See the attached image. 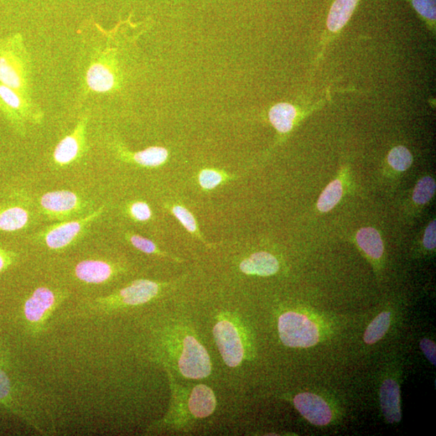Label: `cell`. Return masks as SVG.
Returning <instances> with one entry per match:
<instances>
[{
    "mask_svg": "<svg viewBox=\"0 0 436 436\" xmlns=\"http://www.w3.org/2000/svg\"><path fill=\"white\" fill-rule=\"evenodd\" d=\"M278 330L280 340L289 347H313L319 341L318 326L307 317L287 312L279 317Z\"/></svg>",
    "mask_w": 436,
    "mask_h": 436,
    "instance_id": "6da1fadb",
    "label": "cell"
},
{
    "mask_svg": "<svg viewBox=\"0 0 436 436\" xmlns=\"http://www.w3.org/2000/svg\"><path fill=\"white\" fill-rule=\"evenodd\" d=\"M105 207L80 218V219L64 221L46 228L41 233L46 247L52 250H61L68 247L81 235L88 226L100 217Z\"/></svg>",
    "mask_w": 436,
    "mask_h": 436,
    "instance_id": "7a4b0ae2",
    "label": "cell"
},
{
    "mask_svg": "<svg viewBox=\"0 0 436 436\" xmlns=\"http://www.w3.org/2000/svg\"><path fill=\"white\" fill-rule=\"evenodd\" d=\"M179 368L182 375L191 379H202L210 375V356L205 347L194 337H186L184 340Z\"/></svg>",
    "mask_w": 436,
    "mask_h": 436,
    "instance_id": "3957f363",
    "label": "cell"
},
{
    "mask_svg": "<svg viewBox=\"0 0 436 436\" xmlns=\"http://www.w3.org/2000/svg\"><path fill=\"white\" fill-rule=\"evenodd\" d=\"M79 196L68 190L50 191L41 197L40 206L44 214L57 220L66 219L84 210Z\"/></svg>",
    "mask_w": 436,
    "mask_h": 436,
    "instance_id": "277c9868",
    "label": "cell"
},
{
    "mask_svg": "<svg viewBox=\"0 0 436 436\" xmlns=\"http://www.w3.org/2000/svg\"><path fill=\"white\" fill-rule=\"evenodd\" d=\"M215 339L223 361L229 367H237L242 361L243 347L235 326L230 321H219L214 328Z\"/></svg>",
    "mask_w": 436,
    "mask_h": 436,
    "instance_id": "5b68a950",
    "label": "cell"
},
{
    "mask_svg": "<svg viewBox=\"0 0 436 436\" xmlns=\"http://www.w3.org/2000/svg\"><path fill=\"white\" fill-rule=\"evenodd\" d=\"M295 407L310 423L326 426L332 419L331 409L324 399L314 393H303L294 398Z\"/></svg>",
    "mask_w": 436,
    "mask_h": 436,
    "instance_id": "8992f818",
    "label": "cell"
},
{
    "mask_svg": "<svg viewBox=\"0 0 436 436\" xmlns=\"http://www.w3.org/2000/svg\"><path fill=\"white\" fill-rule=\"evenodd\" d=\"M56 302V295L48 288L41 287L34 291L24 305L26 319L30 323L39 324L44 317L53 309Z\"/></svg>",
    "mask_w": 436,
    "mask_h": 436,
    "instance_id": "52a82bcc",
    "label": "cell"
},
{
    "mask_svg": "<svg viewBox=\"0 0 436 436\" xmlns=\"http://www.w3.org/2000/svg\"><path fill=\"white\" fill-rule=\"evenodd\" d=\"M380 402L382 413L388 423H394L401 421L400 388L395 381L387 379L383 382L380 389Z\"/></svg>",
    "mask_w": 436,
    "mask_h": 436,
    "instance_id": "ba28073f",
    "label": "cell"
},
{
    "mask_svg": "<svg viewBox=\"0 0 436 436\" xmlns=\"http://www.w3.org/2000/svg\"><path fill=\"white\" fill-rule=\"evenodd\" d=\"M84 132L85 126L80 124L74 133L62 139L57 145L54 152V160L56 164L59 166L70 164L80 157Z\"/></svg>",
    "mask_w": 436,
    "mask_h": 436,
    "instance_id": "9c48e42d",
    "label": "cell"
},
{
    "mask_svg": "<svg viewBox=\"0 0 436 436\" xmlns=\"http://www.w3.org/2000/svg\"><path fill=\"white\" fill-rule=\"evenodd\" d=\"M113 269L110 264L102 261L88 259L77 264L75 269L78 279L87 284H102L112 277Z\"/></svg>",
    "mask_w": 436,
    "mask_h": 436,
    "instance_id": "30bf717a",
    "label": "cell"
},
{
    "mask_svg": "<svg viewBox=\"0 0 436 436\" xmlns=\"http://www.w3.org/2000/svg\"><path fill=\"white\" fill-rule=\"evenodd\" d=\"M159 293V285L147 279H139L123 289L118 297L129 305H137L149 302Z\"/></svg>",
    "mask_w": 436,
    "mask_h": 436,
    "instance_id": "8fae6325",
    "label": "cell"
},
{
    "mask_svg": "<svg viewBox=\"0 0 436 436\" xmlns=\"http://www.w3.org/2000/svg\"><path fill=\"white\" fill-rule=\"evenodd\" d=\"M241 271L247 275L269 277L279 270L277 259L267 252L254 253L240 264Z\"/></svg>",
    "mask_w": 436,
    "mask_h": 436,
    "instance_id": "7c38bea8",
    "label": "cell"
},
{
    "mask_svg": "<svg viewBox=\"0 0 436 436\" xmlns=\"http://www.w3.org/2000/svg\"><path fill=\"white\" fill-rule=\"evenodd\" d=\"M189 409L196 418H206L214 413L216 398L212 389L205 385L196 386L191 392Z\"/></svg>",
    "mask_w": 436,
    "mask_h": 436,
    "instance_id": "4fadbf2b",
    "label": "cell"
},
{
    "mask_svg": "<svg viewBox=\"0 0 436 436\" xmlns=\"http://www.w3.org/2000/svg\"><path fill=\"white\" fill-rule=\"evenodd\" d=\"M359 0H335L330 10L327 27L337 32L349 22Z\"/></svg>",
    "mask_w": 436,
    "mask_h": 436,
    "instance_id": "5bb4252c",
    "label": "cell"
},
{
    "mask_svg": "<svg viewBox=\"0 0 436 436\" xmlns=\"http://www.w3.org/2000/svg\"><path fill=\"white\" fill-rule=\"evenodd\" d=\"M87 81L92 90L106 92L110 91L115 85V77L107 66L96 64L88 70Z\"/></svg>",
    "mask_w": 436,
    "mask_h": 436,
    "instance_id": "9a60e30c",
    "label": "cell"
},
{
    "mask_svg": "<svg viewBox=\"0 0 436 436\" xmlns=\"http://www.w3.org/2000/svg\"><path fill=\"white\" fill-rule=\"evenodd\" d=\"M356 240L359 246L368 256L373 259L382 256L384 246L379 233L373 228H363L357 233Z\"/></svg>",
    "mask_w": 436,
    "mask_h": 436,
    "instance_id": "2e32d148",
    "label": "cell"
},
{
    "mask_svg": "<svg viewBox=\"0 0 436 436\" xmlns=\"http://www.w3.org/2000/svg\"><path fill=\"white\" fill-rule=\"evenodd\" d=\"M29 212L22 207L14 206L0 212V231L13 232L22 229L29 221Z\"/></svg>",
    "mask_w": 436,
    "mask_h": 436,
    "instance_id": "e0dca14e",
    "label": "cell"
},
{
    "mask_svg": "<svg viewBox=\"0 0 436 436\" xmlns=\"http://www.w3.org/2000/svg\"><path fill=\"white\" fill-rule=\"evenodd\" d=\"M296 117V109L286 103L275 106L269 112L270 122L280 133H287L293 127Z\"/></svg>",
    "mask_w": 436,
    "mask_h": 436,
    "instance_id": "ac0fdd59",
    "label": "cell"
},
{
    "mask_svg": "<svg viewBox=\"0 0 436 436\" xmlns=\"http://www.w3.org/2000/svg\"><path fill=\"white\" fill-rule=\"evenodd\" d=\"M391 326V313L383 312L372 321L363 335L367 344H375L386 334Z\"/></svg>",
    "mask_w": 436,
    "mask_h": 436,
    "instance_id": "d6986e66",
    "label": "cell"
},
{
    "mask_svg": "<svg viewBox=\"0 0 436 436\" xmlns=\"http://www.w3.org/2000/svg\"><path fill=\"white\" fill-rule=\"evenodd\" d=\"M168 157V150L163 147H150L134 154L133 160L144 167H158Z\"/></svg>",
    "mask_w": 436,
    "mask_h": 436,
    "instance_id": "ffe728a7",
    "label": "cell"
},
{
    "mask_svg": "<svg viewBox=\"0 0 436 436\" xmlns=\"http://www.w3.org/2000/svg\"><path fill=\"white\" fill-rule=\"evenodd\" d=\"M342 196L341 182L338 180L331 182L319 197L318 209L323 212H329L339 203Z\"/></svg>",
    "mask_w": 436,
    "mask_h": 436,
    "instance_id": "44dd1931",
    "label": "cell"
},
{
    "mask_svg": "<svg viewBox=\"0 0 436 436\" xmlns=\"http://www.w3.org/2000/svg\"><path fill=\"white\" fill-rule=\"evenodd\" d=\"M0 81L12 89L22 87V78L15 66L4 57H0Z\"/></svg>",
    "mask_w": 436,
    "mask_h": 436,
    "instance_id": "7402d4cb",
    "label": "cell"
},
{
    "mask_svg": "<svg viewBox=\"0 0 436 436\" xmlns=\"http://www.w3.org/2000/svg\"><path fill=\"white\" fill-rule=\"evenodd\" d=\"M435 181L430 176H426L419 181L414 190L413 200L419 205L427 204L435 193Z\"/></svg>",
    "mask_w": 436,
    "mask_h": 436,
    "instance_id": "603a6c76",
    "label": "cell"
},
{
    "mask_svg": "<svg viewBox=\"0 0 436 436\" xmlns=\"http://www.w3.org/2000/svg\"><path fill=\"white\" fill-rule=\"evenodd\" d=\"M388 162L396 170L404 171L411 167L413 157L406 147H394L389 153Z\"/></svg>",
    "mask_w": 436,
    "mask_h": 436,
    "instance_id": "cb8c5ba5",
    "label": "cell"
},
{
    "mask_svg": "<svg viewBox=\"0 0 436 436\" xmlns=\"http://www.w3.org/2000/svg\"><path fill=\"white\" fill-rule=\"evenodd\" d=\"M412 4L420 15L435 22L436 18L435 0H412Z\"/></svg>",
    "mask_w": 436,
    "mask_h": 436,
    "instance_id": "d4e9b609",
    "label": "cell"
},
{
    "mask_svg": "<svg viewBox=\"0 0 436 436\" xmlns=\"http://www.w3.org/2000/svg\"><path fill=\"white\" fill-rule=\"evenodd\" d=\"M222 180L220 173L212 170H204L199 176L200 184L205 189H212L219 184Z\"/></svg>",
    "mask_w": 436,
    "mask_h": 436,
    "instance_id": "484cf974",
    "label": "cell"
},
{
    "mask_svg": "<svg viewBox=\"0 0 436 436\" xmlns=\"http://www.w3.org/2000/svg\"><path fill=\"white\" fill-rule=\"evenodd\" d=\"M173 214L178 218V220L182 223V225H184L187 230L191 233L196 232V221L193 215H191L188 210L181 206H175L173 208Z\"/></svg>",
    "mask_w": 436,
    "mask_h": 436,
    "instance_id": "4316f807",
    "label": "cell"
},
{
    "mask_svg": "<svg viewBox=\"0 0 436 436\" xmlns=\"http://www.w3.org/2000/svg\"><path fill=\"white\" fill-rule=\"evenodd\" d=\"M129 240H131L132 245L138 249L139 251L147 254L157 252V247L155 246V244L147 240V238L134 235H131V238H129Z\"/></svg>",
    "mask_w": 436,
    "mask_h": 436,
    "instance_id": "83f0119b",
    "label": "cell"
},
{
    "mask_svg": "<svg viewBox=\"0 0 436 436\" xmlns=\"http://www.w3.org/2000/svg\"><path fill=\"white\" fill-rule=\"evenodd\" d=\"M0 97L7 103L8 106L13 108H19L22 106V101L12 88L7 86H0Z\"/></svg>",
    "mask_w": 436,
    "mask_h": 436,
    "instance_id": "f1b7e54d",
    "label": "cell"
},
{
    "mask_svg": "<svg viewBox=\"0 0 436 436\" xmlns=\"http://www.w3.org/2000/svg\"><path fill=\"white\" fill-rule=\"evenodd\" d=\"M131 212L135 219L140 221H145L150 219L152 217V210L147 204L144 202H136L132 205Z\"/></svg>",
    "mask_w": 436,
    "mask_h": 436,
    "instance_id": "f546056e",
    "label": "cell"
},
{
    "mask_svg": "<svg viewBox=\"0 0 436 436\" xmlns=\"http://www.w3.org/2000/svg\"><path fill=\"white\" fill-rule=\"evenodd\" d=\"M420 349L423 352L427 359L432 363V365H436V347L433 341L428 339H423L420 341Z\"/></svg>",
    "mask_w": 436,
    "mask_h": 436,
    "instance_id": "4dcf8cb0",
    "label": "cell"
},
{
    "mask_svg": "<svg viewBox=\"0 0 436 436\" xmlns=\"http://www.w3.org/2000/svg\"><path fill=\"white\" fill-rule=\"evenodd\" d=\"M436 225L435 220L430 223L426 229L423 238V244L426 248L433 250L436 247Z\"/></svg>",
    "mask_w": 436,
    "mask_h": 436,
    "instance_id": "1f68e13d",
    "label": "cell"
},
{
    "mask_svg": "<svg viewBox=\"0 0 436 436\" xmlns=\"http://www.w3.org/2000/svg\"><path fill=\"white\" fill-rule=\"evenodd\" d=\"M10 385L9 381L6 375L0 370V399H3L8 396L9 393Z\"/></svg>",
    "mask_w": 436,
    "mask_h": 436,
    "instance_id": "d6a6232c",
    "label": "cell"
},
{
    "mask_svg": "<svg viewBox=\"0 0 436 436\" xmlns=\"http://www.w3.org/2000/svg\"><path fill=\"white\" fill-rule=\"evenodd\" d=\"M5 264H6V259L0 253V272H1L5 267Z\"/></svg>",
    "mask_w": 436,
    "mask_h": 436,
    "instance_id": "836d02e7",
    "label": "cell"
}]
</instances>
